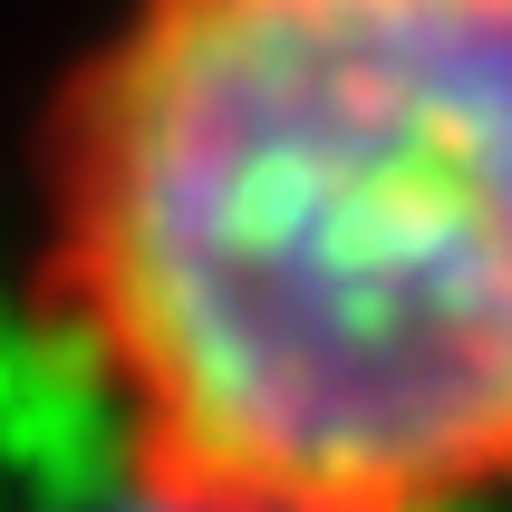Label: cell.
Wrapping results in <instances>:
<instances>
[{
  "label": "cell",
  "instance_id": "1",
  "mask_svg": "<svg viewBox=\"0 0 512 512\" xmlns=\"http://www.w3.org/2000/svg\"><path fill=\"white\" fill-rule=\"evenodd\" d=\"M10 300L126 503H512V0H97Z\"/></svg>",
  "mask_w": 512,
  "mask_h": 512
}]
</instances>
